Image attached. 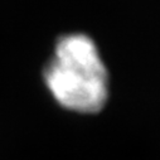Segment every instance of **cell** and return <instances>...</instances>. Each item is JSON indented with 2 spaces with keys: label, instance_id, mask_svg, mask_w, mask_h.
I'll return each mask as SVG.
<instances>
[{
  "label": "cell",
  "instance_id": "1",
  "mask_svg": "<svg viewBox=\"0 0 160 160\" xmlns=\"http://www.w3.org/2000/svg\"><path fill=\"white\" fill-rule=\"evenodd\" d=\"M43 76L57 102L71 111L95 113L106 105L107 69L95 42L86 34L62 35Z\"/></svg>",
  "mask_w": 160,
  "mask_h": 160
}]
</instances>
